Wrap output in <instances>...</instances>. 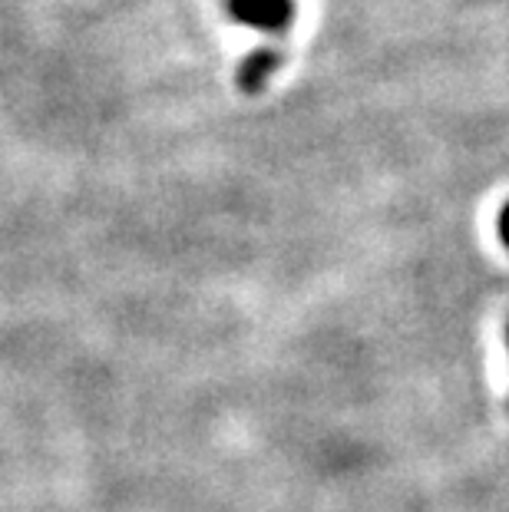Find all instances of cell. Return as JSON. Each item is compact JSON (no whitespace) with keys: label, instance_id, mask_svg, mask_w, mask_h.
<instances>
[{"label":"cell","instance_id":"cell-1","mask_svg":"<svg viewBox=\"0 0 509 512\" xmlns=\"http://www.w3.org/2000/svg\"><path fill=\"white\" fill-rule=\"evenodd\" d=\"M229 17L262 34H281L295 20V0H225Z\"/></svg>","mask_w":509,"mask_h":512},{"label":"cell","instance_id":"cell-2","mask_svg":"<svg viewBox=\"0 0 509 512\" xmlns=\"http://www.w3.org/2000/svg\"><path fill=\"white\" fill-rule=\"evenodd\" d=\"M281 63V53L278 50H255L252 57L242 60V67H238V86H242L245 93H258L265 90V83L272 80V73L278 70Z\"/></svg>","mask_w":509,"mask_h":512},{"label":"cell","instance_id":"cell-3","mask_svg":"<svg viewBox=\"0 0 509 512\" xmlns=\"http://www.w3.org/2000/svg\"><path fill=\"white\" fill-rule=\"evenodd\" d=\"M496 225H500V238H503V245L509 248V202L503 205V212H500V222H496Z\"/></svg>","mask_w":509,"mask_h":512}]
</instances>
